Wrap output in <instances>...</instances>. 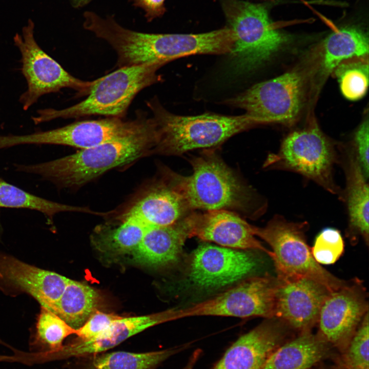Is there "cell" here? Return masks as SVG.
Here are the masks:
<instances>
[{"instance_id": "cell-6", "label": "cell", "mask_w": 369, "mask_h": 369, "mask_svg": "<svg viewBox=\"0 0 369 369\" xmlns=\"http://www.w3.org/2000/svg\"><path fill=\"white\" fill-rule=\"evenodd\" d=\"M308 223L288 221L275 215L263 228L254 226V234L271 247L278 278L307 277L316 281L331 292L346 284L324 269L314 258L306 242Z\"/></svg>"}, {"instance_id": "cell-36", "label": "cell", "mask_w": 369, "mask_h": 369, "mask_svg": "<svg viewBox=\"0 0 369 369\" xmlns=\"http://www.w3.org/2000/svg\"><path fill=\"white\" fill-rule=\"evenodd\" d=\"M201 353L200 349L196 350L190 356L188 362L182 369H193Z\"/></svg>"}, {"instance_id": "cell-21", "label": "cell", "mask_w": 369, "mask_h": 369, "mask_svg": "<svg viewBox=\"0 0 369 369\" xmlns=\"http://www.w3.org/2000/svg\"><path fill=\"white\" fill-rule=\"evenodd\" d=\"M340 159L344 169L346 187L342 201L348 213L347 235L352 242L361 238L366 244L369 241L368 185L363 173L353 147L343 149Z\"/></svg>"}, {"instance_id": "cell-20", "label": "cell", "mask_w": 369, "mask_h": 369, "mask_svg": "<svg viewBox=\"0 0 369 369\" xmlns=\"http://www.w3.org/2000/svg\"><path fill=\"white\" fill-rule=\"evenodd\" d=\"M192 211L165 177L147 191L120 217L134 218L147 226L166 227L177 223Z\"/></svg>"}, {"instance_id": "cell-7", "label": "cell", "mask_w": 369, "mask_h": 369, "mask_svg": "<svg viewBox=\"0 0 369 369\" xmlns=\"http://www.w3.org/2000/svg\"><path fill=\"white\" fill-rule=\"evenodd\" d=\"M339 158L334 145L316 124H312L288 134L278 151L268 156L263 168L298 173L342 200L343 192L333 175Z\"/></svg>"}, {"instance_id": "cell-19", "label": "cell", "mask_w": 369, "mask_h": 369, "mask_svg": "<svg viewBox=\"0 0 369 369\" xmlns=\"http://www.w3.org/2000/svg\"><path fill=\"white\" fill-rule=\"evenodd\" d=\"M288 328L278 318L266 319L236 340L212 369H262L283 342Z\"/></svg>"}, {"instance_id": "cell-37", "label": "cell", "mask_w": 369, "mask_h": 369, "mask_svg": "<svg viewBox=\"0 0 369 369\" xmlns=\"http://www.w3.org/2000/svg\"><path fill=\"white\" fill-rule=\"evenodd\" d=\"M75 8H80L88 5L92 0H69Z\"/></svg>"}, {"instance_id": "cell-35", "label": "cell", "mask_w": 369, "mask_h": 369, "mask_svg": "<svg viewBox=\"0 0 369 369\" xmlns=\"http://www.w3.org/2000/svg\"><path fill=\"white\" fill-rule=\"evenodd\" d=\"M133 5L141 8L145 12V16L148 22L162 16L166 12V0H130Z\"/></svg>"}, {"instance_id": "cell-16", "label": "cell", "mask_w": 369, "mask_h": 369, "mask_svg": "<svg viewBox=\"0 0 369 369\" xmlns=\"http://www.w3.org/2000/svg\"><path fill=\"white\" fill-rule=\"evenodd\" d=\"M276 279L274 317L300 332L311 331L331 292L307 277Z\"/></svg>"}, {"instance_id": "cell-32", "label": "cell", "mask_w": 369, "mask_h": 369, "mask_svg": "<svg viewBox=\"0 0 369 369\" xmlns=\"http://www.w3.org/2000/svg\"><path fill=\"white\" fill-rule=\"evenodd\" d=\"M344 248L340 232L334 228H327L317 235L311 250L317 262L327 265L337 261L343 254Z\"/></svg>"}, {"instance_id": "cell-14", "label": "cell", "mask_w": 369, "mask_h": 369, "mask_svg": "<svg viewBox=\"0 0 369 369\" xmlns=\"http://www.w3.org/2000/svg\"><path fill=\"white\" fill-rule=\"evenodd\" d=\"M69 280L0 251V291L6 295L27 294L53 312Z\"/></svg>"}, {"instance_id": "cell-10", "label": "cell", "mask_w": 369, "mask_h": 369, "mask_svg": "<svg viewBox=\"0 0 369 369\" xmlns=\"http://www.w3.org/2000/svg\"><path fill=\"white\" fill-rule=\"evenodd\" d=\"M303 82L299 73L288 72L255 84L226 103L244 110L257 125H292L301 110Z\"/></svg>"}, {"instance_id": "cell-8", "label": "cell", "mask_w": 369, "mask_h": 369, "mask_svg": "<svg viewBox=\"0 0 369 369\" xmlns=\"http://www.w3.org/2000/svg\"><path fill=\"white\" fill-rule=\"evenodd\" d=\"M235 42L228 27L199 34H157L132 31L126 44L135 65H164L175 59L194 54L230 53Z\"/></svg>"}, {"instance_id": "cell-17", "label": "cell", "mask_w": 369, "mask_h": 369, "mask_svg": "<svg viewBox=\"0 0 369 369\" xmlns=\"http://www.w3.org/2000/svg\"><path fill=\"white\" fill-rule=\"evenodd\" d=\"M187 223L189 238L196 237L231 249L260 250L269 256L272 254L256 238L254 226L231 211L192 212L187 217Z\"/></svg>"}, {"instance_id": "cell-9", "label": "cell", "mask_w": 369, "mask_h": 369, "mask_svg": "<svg viewBox=\"0 0 369 369\" xmlns=\"http://www.w3.org/2000/svg\"><path fill=\"white\" fill-rule=\"evenodd\" d=\"M21 55V71L27 89L19 97L24 110L37 102L44 95L70 88L87 95L93 81L80 80L68 72L38 45L34 37V24L29 20L21 34L13 37Z\"/></svg>"}, {"instance_id": "cell-2", "label": "cell", "mask_w": 369, "mask_h": 369, "mask_svg": "<svg viewBox=\"0 0 369 369\" xmlns=\"http://www.w3.org/2000/svg\"><path fill=\"white\" fill-rule=\"evenodd\" d=\"M192 173L171 171L165 177L183 197L191 210H226L253 215L261 213L254 190L244 183L213 150L190 159Z\"/></svg>"}, {"instance_id": "cell-27", "label": "cell", "mask_w": 369, "mask_h": 369, "mask_svg": "<svg viewBox=\"0 0 369 369\" xmlns=\"http://www.w3.org/2000/svg\"><path fill=\"white\" fill-rule=\"evenodd\" d=\"M26 209L43 213L49 224L62 212H80L100 214L89 208L70 206L51 201L28 192L0 178V208Z\"/></svg>"}, {"instance_id": "cell-24", "label": "cell", "mask_w": 369, "mask_h": 369, "mask_svg": "<svg viewBox=\"0 0 369 369\" xmlns=\"http://www.w3.org/2000/svg\"><path fill=\"white\" fill-rule=\"evenodd\" d=\"M368 53V38L364 31L355 27L336 29L323 43V70L329 73L342 61Z\"/></svg>"}, {"instance_id": "cell-25", "label": "cell", "mask_w": 369, "mask_h": 369, "mask_svg": "<svg viewBox=\"0 0 369 369\" xmlns=\"http://www.w3.org/2000/svg\"><path fill=\"white\" fill-rule=\"evenodd\" d=\"M98 302L94 289L70 279L53 312L76 330L97 310Z\"/></svg>"}, {"instance_id": "cell-4", "label": "cell", "mask_w": 369, "mask_h": 369, "mask_svg": "<svg viewBox=\"0 0 369 369\" xmlns=\"http://www.w3.org/2000/svg\"><path fill=\"white\" fill-rule=\"evenodd\" d=\"M163 65L147 64L118 68L93 80L87 97L69 107L41 109L32 119L36 125L57 118L68 119L91 115L123 118L136 95L159 81L158 70Z\"/></svg>"}, {"instance_id": "cell-1", "label": "cell", "mask_w": 369, "mask_h": 369, "mask_svg": "<svg viewBox=\"0 0 369 369\" xmlns=\"http://www.w3.org/2000/svg\"><path fill=\"white\" fill-rule=\"evenodd\" d=\"M156 141L154 119L141 111L137 125L125 134L56 159L15 167L17 171L41 176L58 189H74L113 168L152 154Z\"/></svg>"}, {"instance_id": "cell-33", "label": "cell", "mask_w": 369, "mask_h": 369, "mask_svg": "<svg viewBox=\"0 0 369 369\" xmlns=\"http://www.w3.org/2000/svg\"><path fill=\"white\" fill-rule=\"evenodd\" d=\"M121 316L101 312L98 310L94 312L79 328L76 334L79 340L87 341L96 338L104 332L115 320Z\"/></svg>"}, {"instance_id": "cell-3", "label": "cell", "mask_w": 369, "mask_h": 369, "mask_svg": "<svg viewBox=\"0 0 369 369\" xmlns=\"http://www.w3.org/2000/svg\"><path fill=\"white\" fill-rule=\"evenodd\" d=\"M147 104L152 112L157 132L152 154L179 155L194 149L212 148L257 125L245 114L181 116L168 111L156 98Z\"/></svg>"}, {"instance_id": "cell-30", "label": "cell", "mask_w": 369, "mask_h": 369, "mask_svg": "<svg viewBox=\"0 0 369 369\" xmlns=\"http://www.w3.org/2000/svg\"><path fill=\"white\" fill-rule=\"evenodd\" d=\"M337 67L336 73L343 96L351 100L362 98L367 91L368 84L367 61H354Z\"/></svg>"}, {"instance_id": "cell-26", "label": "cell", "mask_w": 369, "mask_h": 369, "mask_svg": "<svg viewBox=\"0 0 369 369\" xmlns=\"http://www.w3.org/2000/svg\"><path fill=\"white\" fill-rule=\"evenodd\" d=\"M121 222L112 228L98 227L94 232L92 241L99 250L111 254L132 253L142 239L149 226L132 217L121 218Z\"/></svg>"}, {"instance_id": "cell-18", "label": "cell", "mask_w": 369, "mask_h": 369, "mask_svg": "<svg viewBox=\"0 0 369 369\" xmlns=\"http://www.w3.org/2000/svg\"><path fill=\"white\" fill-rule=\"evenodd\" d=\"M179 319L178 309H171L148 315L115 320L96 338L63 345L57 351L42 353L43 361L96 355L112 348L129 337L154 325Z\"/></svg>"}, {"instance_id": "cell-23", "label": "cell", "mask_w": 369, "mask_h": 369, "mask_svg": "<svg viewBox=\"0 0 369 369\" xmlns=\"http://www.w3.org/2000/svg\"><path fill=\"white\" fill-rule=\"evenodd\" d=\"M331 345L311 331L300 332L274 351L262 369H309L327 356Z\"/></svg>"}, {"instance_id": "cell-34", "label": "cell", "mask_w": 369, "mask_h": 369, "mask_svg": "<svg viewBox=\"0 0 369 369\" xmlns=\"http://www.w3.org/2000/svg\"><path fill=\"white\" fill-rule=\"evenodd\" d=\"M368 120H364L356 131L354 136L353 149L365 177L369 176Z\"/></svg>"}, {"instance_id": "cell-11", "label": "cell", "mask_w": 369, "mask_h": 369, "mask_svg": "<svg viewBox=\"0 0 369 369\" xmlns=\"http://www.w3.org/2000/svg\"><path fill=\"white\" fill-rule=\"evenodd\" d=\"M277 281L268 276L253 277L213 298L179 309V318L215 316L274 317Z\"/></svg>"}, {"instance_id": "cell-28", "label": "cell", "mask_w": 369, "mask_h": 369, "mask_svg": "<svg viewBox=\"0 0 369 369\" xmlns=\"http://www.w3.org/2000/svg\"><path fill=\"white\" fill-rule=\"evenodd\" d=\"M184 347L136 353L124 351L94 355L84 369H155Z\"/></svg>"}, {"instance_id": "cell-22", "label": "cell", "mask_w": 369, "mask_h": 369, "mask_svg": "<svg viewBox=\"0 0 369 369\" xmlns=\"http://www.w3.org/2000/svg\"><path fill=\"white\" fill-rule=\"evenodd\" d=\"M188 238L186 217L169 226H149L131 253L134 261L139 264L154 267L168 265L179 258Z\"/></svg>"}, {"instance_id": "cell-12", "label": "cell", "mask_w": 369, "mask_h": 369, "mask_svg": "<svg viewBox=\"0 0 369 369\" xmlns=\"http://www.w3.org/2000/svg\"><path fill=\"white\" fill-rule=\"evenodd\" d=\"M140 111L134 119L125 120L107 117L86 120L45 131L26 135L0 136V149L27 144H48L71 146L85 149L95 147L126 134L138 123Z\"/></svg>"}, {"instance_id": "cell-13", "label": "cell", "mask_w": 369, "mask_h": 369, "mask_svg": "<svg viewBox=\"0 0 369 369\" xmlns=\"http://www.w3.org/2000/svg\"><path fill=\"white\" fill-rule=\"evenodd\" d=\"M367 312V293L362 283L358 279L347 281L323 302L318 334L343 352Z\"/></svg>"}, {"instance_id": "cell-29", "label": "cell", "mask_w": 369, "mask_h": 369, "mask_svg": "<svg viewBox=\"0 0 369 369\" xmlns=\"http://www.w3.org/2000/svg\"><path fill=\"white\" fill-rule=\"evenodd\" d=\"M76 334V330L58 315L41 306L36 323V338L48 346L50 351H57L70 335Z\"/></svg>"}, {"instance_id": "cell-15", "label": "cell", "mask_w": 369, "mask_h": 369, "mask_svg": "<svg viewBox=\"0 0 369 369\" xmlns=\"http://www.w3.org/2000/svg\"><path fill=\"white\" fill-rule=\"evenodd\" d=\"M258 266L251 253L204 243L193 253L189 277L199 287L218 288L239 281Z\"/></svg>"}, {"instance_id": "cell-5", "label": "cell", "mask_w": 369, "mask_h": 369, "mask_svg": "<svg viewBox=\"0 0 369 369\" xmlns=\"http://www.w3.org/2000/svg\"><path fill=\"white\" fill-rule=\"evenodd\" d=\"M228 26L235 42L231 55V68L239 75L254 71L278 52L289 37L278 30L266 7L241 0H222Z\"/></svg>"}, {"instance_id": "cell-38", "label": "cell", "mask_w": 369, "mask_h": 369, "mask_svg": "<svg viewBox=\"0 0 369 369\" xmlns=\"http://www.w3.org/2000/svg\"><path fill=\"white\" fill-rule=\"evenodd\" d=\"M2 226H1V222H0V234H1V231H2Z\"/></svg>"}, {"instance_id": "cell-31", "label": "cell", "mask_w": 369, "mask_h": 369, "mask_svg": "<svg viewBox=\"0 0 369 369\" xmlns=\"http://www.w3.org/2000/svg\"><path fill=\"white\" fill-rule=\"evenodd\" d=\"M343 352L342 363L346 369H368V312Z\"/></svg>"}]
</instances>
